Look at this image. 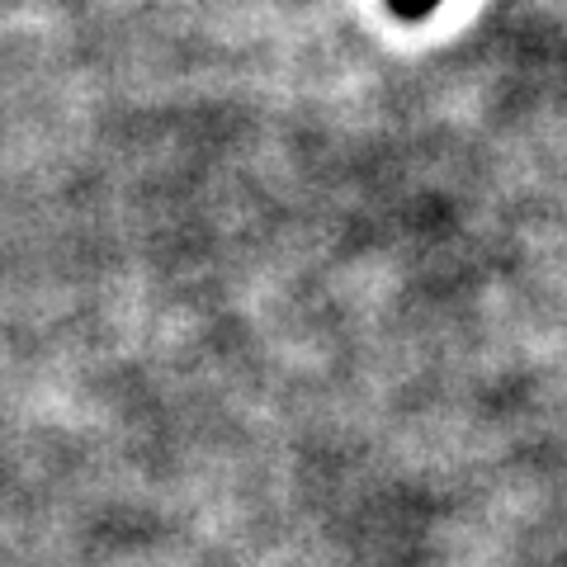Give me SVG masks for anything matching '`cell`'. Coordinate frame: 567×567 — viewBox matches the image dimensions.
Listing matches in <instances>:
<instances>
[{
    "mask_svg": "<svg viewBox=\"0 0 567 567\" xmlns=\"http://www.w3.org/2000/svg\"><path fill=\"white\" fill-rule=\"evenodd\" d=\"M440 6V0H388V10L398 14V20H425Z\"/></svg>",
    "mask_w": 567,
    "mask_h": 567,
    "instance_id": "1",
    "label": "cell"
}]
</instances>
